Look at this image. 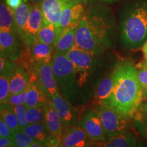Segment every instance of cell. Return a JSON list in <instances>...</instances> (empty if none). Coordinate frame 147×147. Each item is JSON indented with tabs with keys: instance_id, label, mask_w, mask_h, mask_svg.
Wrapping results in <instances>:
<instances>
[{
	"instance_id": "cell-13",
	"label": "cell",
	"mask_w": 147,
	"mask_h": 147,
	"mask_svg": "<svg viewBox=\"0 0 147 147\" xmlns=\"http://www.w3.org/2000/svg\"><path fill=\"white\" fill-rule=\"evenodd\" d=\"M94 142L78 125L65 127L61 138L62 147H94Z\"/></svg>"
},
{
	"instance_id": "cell-8",
	"label": "cell",
	"mask_w": 147,
	"mask_h": 147,
	"mask_svg": "<svg viewBox=\"0 0 147 147\" xmlns=\"http://www.w3.org/2000/svg\"><path fill=\"white\" fill-rule=\"evenodd\" d=\"M84 5L72 0L66 4L62 11L58 23L59 36L62 33L78 26L85 12Z\"/></svg>"
},
{
	"instance_id": "cell-25",
	"label": "cell",
	"mask_w": 147,
	"mask_h": 147,
	"mask_svg": "<svg viewBox=\"0 0 147 147\" xmlns=\"http://www.w3.org/2000/svg\"><path fill=\"white\" fill-rule=\"evenodd\" d=\"M76 29L77 27L69 29L60 34L55 46V52L63 54L67 53V51L75 45Z\"/></svg>"
},
{
	"instance_id": "cell-33",
	"label": "cell",
	"mask_w": 147,
	"mask_h": 147,
	"mask_svg": "<svg viewBox=\"0 0 147 147\" xmlns=\"http://www.w3.org/2000/svg\"><path fill=\"white\" fill-rule=\"evenodd\" d=\"M138 78L139 83L143 90L147 91V67L143 65L137 69Z\"/></svg>"
},
{
	"instance_id": "cell-46",
	"label": "cell",
	"mask_w": 147,
	"mask_h": 147,
	"mask_svg": "<svg viewBox=\"0 0 147 147\" xmlns=\"http://www.w3.org/2000/svg\"><path fill=\"white\" fill-rule=\"evenodd\" d=\"M60 147H62V146H60Z\"/></svg>"
},
{
	"instance_id": "cell-1",
	"label": "cell",
	"mask_w": 147,
	"mask_h": 147,
	"mask_svg": "<svg viewBox=\"0 0 147 147\" xmlns=\"http://www.w3.org/2000/svg\"><path fill=\"white\" fill-rule=\"evenodd\" d=\"M114 16L105 5H91L85 9L77 27L75 45L100 55L112 46Z\"/></svg>"
},
{
	"instance_id": "cell-10",
	"label": "cell",
	"mask_w": 147,
	"mask_h": 147,
	"mask_svg": "<svg viewBox=\"0 0 147 147\" xmlns=\"http://www.w3.org/2000/svg\"><path fill=\"white\" fill-rule=\"evenodd\" d=\"M24 42L18 33L1 31L0 32L1 56L16 61L21 57Z\"/></svg>"
},
{
	"instance_id": "cell-30",
	"label": "cell",
	"mask_w": 147,
	"mask_h": 147,
	"mask_svg": "<svg viewBox=\"0 0 147 147\" xmlns=\"http://www.w3.org/2000/svg\"><path fill=\"white\" fill-rule=\"evenodd\" d=\"M10 78H8L7 76H0V102H1V104L6 103L9 96L10 95Z\"/></svg>"
},
{
	"instance_id": "cell-27",
	"label": "cell",
	"mask_w": 147,
	"mask_h": 147,
	"mask_svg": "<svg viewBox=\"0 0 147 147\" xmlns=\"http://www.w3.org/2000/svg\"><path fill=\"white\" fill-rule=\"evenodd\" d=\"M26 120L28 124L45 122V106H36V107L27 108Z\"/></svg>"
},
{
	"instance_id": "cell-17",
	"label": "cell",
	"mask_w": 147,
	"mask_h": 147,
	"mask_svg": "<svg viewBox=\"0 0 147 147\" xmlns=\"http://www.w3.org/2000/svg\"><path fill=\"white\" fill-rule=\"evenodd\" d=\"M31 80V73L21 63L17 65L14 74L10 79V95L17 94L28 88Z\"/></svg>"
},
{
	"instance_id": "cell-43",
	"label": "cell",
	"mask_w": 147,
	"mask_h": 147,
	"mask_svg": "<svg viewBox=\"0 0 147 147\" xmlns=\"http://www.w3.org/2000/svg\"><path fill=\"white\" fill-rule=\"evenodd\" d=\"M72 1H78V2H80L83 4H87L88 2H89V0H72Z\"/></svg>"
},
{
	"instance_id": "cell-4",
	"label": "cell",
	"mask_w": 147,
	"mask_h": 147,
	"mask_svg": "<svg viewBox=\"0 0 147 147\" xmlns=\"http://www.w3.org/2000/svg\"><path fill=\"white\" fill-rule=\"evenodd\" d=\"M51 65L61 93L74 105L78 100L79 89L81 87L74 65L66 54L55 51Z\"/></svg>"
},
{
	"instance_id": "cell-5",
	"label": "cell",
	"mask_w": 147,
	"mask_h": 147,
	"mask_svg": "<svg viewBox=\"0 0 147 147\" xmlns=\"http://www.w3.org/2000/svg\"><path fill=\"white\" fill-rule=\"evenodd\" d=\"M95 109L100 115L108 140L129 131V118L121 115L114 109L104 106H96Z\"/></svg>"
},
{
	"instance_id": "cell-22",
	"label": "cell",
	"mask_w": 147,
	"mask_h": 147,
	"mask_svg": "<svg viewBox=\"0 0 147 147\" xmlns=\"http://www.w3.org/2000/svg\"><path fill=\"white\" fill-rule=\"evenodd\" d=\"M1 31L18 33L16 27L13 10L5 5L2 1L0 5V32Z\"/></svg>"
},
{
	"instance_id": "cell-23",
	"label": "cell",
	"mask_w": 147,
	"mask_h": 147,
	"mask_svg": "<svg viewBox=\"0 0 147 147\" xmlns=\"http://www.w3.org/2000/svg\"><path fill=\"white\" fill-rule=\"evenodd\" d=\"M59 36L58 26L50 23H42L38 41L47 44V45L55 46Z\"/></svg>"
},
{
	"instance_id": "cell-34",
	"label": "cell",
	"mask_w": 147,
	"mask_h": 147,
	"mask_svg": "<svg viewBox=\"0 0 147 147\" xmlns=\"http://www.w3.org/2000/svg\"><path fill=\"white\" fill-rule=\"evenodd\" d=\"M13 134L8 125L5 123L3 119L1 118L0 119V137H6L12 138Z\"/></svg>"
},
{
	"instance_id": "cell-20",
	"label": "cell",
	"mask_w": 147,
	"mask_h": 147,
	"mask_svg": "<svg viewBox=\"0 0 147 147\" xmlns=\"http://www.w3.org/2000/svg\"><path fill=\"white\" fill-rule=\"evenodd\" d=\"M22 130L32 137L35 141L45 146H47L49 139L52 136L45 122L28 124L25 127L22 129Z\"/></svg>"
},
{
	"instance_id": "cell-6",
	"label": "cell",
	"mask_w": 147,
	"mask_h": 147,
	"mask_svg": "<svg viewBox=\"0 0 147 147\" xmlns=\"http://www.w3.org/2000/svg\"><path fill=\"white\" fill-rule=\"evenodd\" d=\"M66 55L74 65L79 84L82 87L90 76V72L94 65L95 56L98 55L84 51L74 45L67 51Z\"/></svg>"
},
{
	"instance_id": "cell-37",
	"label": "cell",
	"mask_w": 147,
	"mask_h": 147,
	"mask_svg": "<svg viewBox=\"0 0 147 147\" xmlns=\"http://www.w3.org/2000/svg\"><path fill=\"white\" fill-rule=\"evenodd\" d=\"M23 1L24 0H5V3L8 6L14 10L18 8L23 2Z\"/></svg>"
},
{
	"instance_id": "cell-32",
	"label": "cell",
	"mask_w": 147,
	"mask_h": 147,
	"mask_svg": "<svg viewBox=\"0 0 147 147\" xmlns=\"http://www.w3.org/2000/svg\"><path fill=\"white\" fill-rule=\"evenodd\" d=\"M13 110L18 119V121H19L20 125H21L22 129L28 125L26 120V113L27 107L25 106V104L18 105L13 106Z\"/></svg>"
},
{
	"instance_id": "cell-40",
	"label": "cell",
	"mask_w": 147,
	"mask_h": 147,
	"mask_svg": "<svg viewBox=\"0 0 147 147\" xmlns=\"http://www.w3.org/2000/svg\"><path fill=\"white\" fill-rule=\"evenodd\" d=\"M29 147H47V146L41 144V143L35 141V142L33 143L32 144H31V146Z\"/></svg>"
},
{
	"instance_id": "cell-36",
	"label": "cell",
	"mask_w": 147,
	"mask_h": 147,
	"mask_svg": "<svg viewBox=\"0 0 147 147\" xmlns=\"http://www.w3.org/2000/svg\"><path fill=\"white\" fill-rule=\"evenodd\" d=\"M14 146L12 138L6 137H0V147Z\"/></svg>"
},
{
	"instance_id": "cell-7",
	"label": "cell",
	"mask_w": 147,
	"mask_h": 147,
	"mask_svg": "<svg viewBox=\"0 0 147 147\" xmlns=\"http://www.w3.org/2000/svg\"><path fill=\"white\" fill-rule=\"evenodd\" d=\"M78 125L95 143L104 142L108 140L100 115L95 108H89L83 115L80 116Z\"/></svg>"
},
{
	"instance_id": "cell-3",
	"label": "cell",
	"mask_w": 147,
	"mask_h": 147,
	"mask_svg": "<svg viewBox=\"0 0 147 147\" xmlns=\"http://www.w3.org/2000/svg\"><path fill=\"white\" fill-rule=\"evenodd\" d=\"M121 40L128 49H137L147 40V0H129L121 11Z\"/></svg>"
},
{
	"instance_id": "cell-21",
	"label": "cell",
	"mask_w": 147,
	"mask_h": 147,
	"mask_svg": "<svg viewBox=\"0 0 147 147\" xmlns=\"http://www.w3.org/2000/svg\"><path fill=\"white\" fill-rule=\"evenodd\" d=\"M32 7L33 5L29 2L28 0H24L23 2L18 8L13 10L16 27L21 39L25 34Z\"/></svg>"
},
{
	"instance_id": "cell-19",
	"label": "cell",
	"mask_w": 147,
	"mask_h": 147,
	"mask_svg": "<svg viewBox=\"0 0 147 147\" xmlns=\"http://www.w3.org/2000/svg\"><path fill=\"white\" fill-rule=\"evenodd\" d=\"M137 136L133 132L125 133L107 140L104 142H97L96 147H136Z\"/></svg>"
},
{
	"instance_id": "cell-14",
	"label": "cell",
	"mask_w": 147,
	"mask_h": 147,
	"mask_svg": "<svg viewBox=\"0 0 147 147\" xmlns=\"http://www.w3.org/2000/svg\"><path fill=\"white\" fill-rule=\"evenodd\" d=\"M55 51L54 46L38 41L31 50L30 73L32 74L38 66L51 63Z\"/></svg>"
},
{
	"instance_id": "cell-44",
	"label": "cell",
	"mask_w": 147,
	"mask_h": 147,
	"mask_svg": "<svg viewBox=\"0 0 147 147\" xmlns=\"http://www.w3.org/2000/svg\"><path fill=\"white\" fill-rule=\"evenodd\" d=\"M146 96H147V91H146Z\"/></svg>"
},
{
	"instance_id": "cell-35",
	"label": "cell",
	"mask_w": 147,
	"mask_h": 147,
	"mask_svg": "<svg viewBox=\"0 0 147 147\" xmlns=\"http://www.w3.org/2000/svg\"><path fill=\"white\" fill-rule=\"evenodd\" d=\"M135 126L138 131L147 139V119L135 121Z\"/></svg>"
},
{
	"instance_id": "cell-28",
	"label": "cell",
	"mask_w": 147,
	"mask_h": 147,
	"mask_svg": "<svg viewBox=\"0 0 147 147\" xmlns=\"http://www.w3.org/2000/svg\"><path fill=\"white\" fill-rule=\"evenodd\" d=\"M16 67H17V64L16 61L1 56V58H0V75L1 76H5L11 78Z\"/></svg>"
},
{
	"instance_id": "cell-42",
	"label": "cell",
	"mask_w": 147,
	"mask_h": 147,
	"mask_svg": "<svg viewBox=\"0 0 147 147\" xmlns=\"http://www.w3.org/2000/svg\"><path fill=\"white\" fill-rule=\"evenodd\" d=\"M29 1H30L31 2L35 3V4H38V3L43 2V1H45V0H29Z\"/></svg>"
},
{
	"instance_id": "cell-11",
	"label": "cell",
	"mask_w": 147,
	"mask_h": 147,
	"mask_svg": "<svg viewBox=\"0 0 147 147\" xmlns=\"http://www.w3.org/2000/svg\"><path fill=\"white\" fill-rule=\"evenodd\" d=\"M42 23L43 16L40 3L35 4L31 10L25 34L22 38V40L27 47L32 49L38 42V34Z\"/></svg>"
},
{
	"instance_id": "cell-24",
	"label": "cell",
	"mask_w": 147,
	"mask_h": 147,
	"mask_svg": "<svg viewBox=\"0 0 147 147\" xmlns=\"http://www.w3.org/2000/svg\"><path fill=\"white\" fill-rule=\"evenodd\" d=\"M114 87L113 74L106 76L99 84L95 91V105L101 106L111 94Z\"/></svg>"
},
{
	"instance_id": "cell-18",
	"label": "cell",
	"mask_w": 147,
	"mask_h": 147,
	"mask_svg": "<svg viewBox=\"0 0 147 147\" xmlns=\"http://www.w3.org/2000/svg\"><path fill=\"white\" fill-rule=\"evenodd\" d=\"M48 99L49 98L44 93L38 79L30 81L25 106L27 108L45 106Z\"/></svg>"
},
{
	"instance_id": "cell-45",
	"label": "cell",
	"mask_w": 147,
	"mask_h": 147,
	"mask_svg": "<svg viewBox=\"0 0 147 147\" xmlns=\"http://www.w3.org/2000/svg\"><path fill=\"white\" fill-rule=\"evenodd\" d=\"M9 147H14V146H9Z\"/></svg>"
},
{
	"instance_id": "cell-9",
	"label": "cell",
	"mask_w": 147,
	"mask_h": 147,
	"mask_svg": "<svg viewBox=\"0 0 147 147\" xmlns=\"http://www.w3.org/2000/svg\"><path fill=\"white\" fill-rule=\"evenodd\" d=\"M49 99L53 107L57 112L64 127L78 125L80 117L79 110L66 100L63 95H62L61 91Z\"/></svg>"
},
{
	"instance_id": "cell-26",
	"label": "cell",
	"mask_w": 147,
	"mask_h": 147,
	"mask_svg": "<svg viewBox=\"0 0 147 147\" xmlns=\"http://www.w3.org/2000/svg\"><path fill=\"white\" fill-rule=\"evenodd\" d=\"M1 117L8 125L12 134L21 129L19 121L13 110V106L5 103L1 104Z\"/></svg>"
},
{
	"instance_id": "cell-41",
	"label": "cell",
	"mask_w": 147,
	"mask_h": 147,
	"mask_svg": "<svg viewBox=\"0 0 147 147\" xmlns=\"http://www.w3.org/2000/svg\"><path fill=\"white\" fill-rule=\"evenodd\" d=\"M95 1H100L102 3H115L116 1H118L119 0H95Z\"/></svg>"
},
{
	"instance_id": "cell-16",
	"label": "cell",
	"mask_w": 147,
	"mask_h": 147,
	"mask_svg": "<svg viewBox=\"0 0 147 147\" xmlns=\"http://www.w3.org/2000/svg\"><path fill=\"white\" fill-rule=\"evenodd\" d=\"M45 115L47 127L51 134L59 138H62L63 131V126L62 124L57 112L53 107L50 99H48L45 105Z\"/></svg>"
},
{
	"instance_id": "cell-2",
	"label": "cell",
	"mask_w": 147,
	"mask_h": 147,
	"mask_svg": "<svg viewBox=\"0 0 147 147\" xmlns=\"http://www.w3.org/2000/svg\"><path fill=\"white\" fill-rule=\"evenodd\" d=\"M114 87L111 94L100 106L112 108L131 118L141 106L143 90L139 83L137 67L130 60L119 62L112 73Z\"/></svg>"
},
{
	"instance_id": "cell-15",
	"label": "cell",
	"mask_w": 147,
	"mask_h": 147,
	"mask_svg": "<svg viewBox=\"0 0 147 147\" xmlns=\"http://www.w3.org/2000/svg\"><path fill=\"white\" fill-rule=\"evenodd\" d=\"M71 0H45L40 3L43 16V23L58 26L59 21L64 7Z\"/></svg>"
},
{
	"instance_id": "cell-29",
	"label": "cell",
	"mask_w": 147,
	"mask_h": 147,
	"mask_svg": "<svg viewBox=\"0 0 147 147\" xmlns=\"http://www.w3.org/2000/svg\"><path fill=\"white\" fill-rule=\"evenodd\" d=\"M14 147H29L35 142L32 137L21 129L13 134L12 136Z\"/></svg>"
},
{
	"instance_id": "cell-31",
	"label": "cell",
	"mask_w": 147,
	"mask_h": 147,
	"mask_svg": "<svg viewBox=\"0 0 147 147\" xmlns=\"http://www.w3.org/2000/svg\"><path fill=\"white\" fill-rule=\"evenodd\" d=\"M27 91H28V88L20 93L10 95L6 103L12 106L25 104L27 99Z\"/></svg>"
},
{
	"instance_id": "cell-39",
	"label": "cell",
	"mask_w": 147,
	"mask_h": 147,
	"mask_svg": "<svg viewBox=\"0 0 147 147\" xmlns=\"http://www.w3.org/2000/svg\"><path fill=\"white\" fill-rule=\"evenodd\" d=\"M142 49L143 55H144V60H145V63L144 64V65L146 66L147 67V40H146V42H144V45H143Z\"/></svg>"
},
{
	"instance_id": "cell-12",
	"label": "cell",
	"mask_w": 147,
	"mask_h": 147,
	"mask_svg": "<svg viewBox=\"0 0 147 147\" xmlns=\"http://www.w3.org/2000/svg\"><path fill=\"white\" fill-rule=\"evenodd\" d=\"M31 74L37 75L38 82L48 98H51L60 91L51 63L41 64Z\"/></svg>"
},
{
	"instance_id": "cell-38",
	"label": "cell",
	"mask_w": 147,
	"mask_h": 147,
	"mask_svg": "<svg viewBox=\"0 0 147 147\" xmlns=\"http://www.w3.org/2000/svg\"><path fill=\"white\" fill-rule=\"evenodd\" d=\"M140 116L138 117L136 121L147 119V103L140 106Z\"/></svg>"
}]
</instances>
